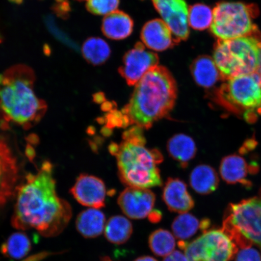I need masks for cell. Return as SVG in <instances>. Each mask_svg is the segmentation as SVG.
Here are the masks:
<instances>
[{
    "instance_id": "24",
    "label": "cell",
    "mask_w": 261,
    "mask_h": 261,
    "mask_svg": "<svg viewBox=\"0 0 261 261\" xmlns=\"http://www.w3.org/2000/svg\"><path fill=\"white\" fill-rule=\"evenodd\" d=\"M31 247V241L27 234L17 232L9 237L2 245L1 250L5 256L14 259H19L27 255Z\"/></svg>"
},
{
    "instance_id": "16",
    "label": "cell",
    "mask_w": 261,
    "mask_h": 261,
    "mask_svg": "<svg viewBox=\"0 0 261 261\" xmlns=\"http://www.w3.org/2000/svg\"><path fill=\"white\" fill-rule=\"evenodd\" d=\"M258 171L256 165H249L243 156L233 154L225 156L222 160L220 172L223 180L228 184H240L250 187L252 182L247 179L249 173L256 174Z\"/></svg>"
},
{
    "instance_id": "31",
    "label": "cell",
    "mask_w": 261,
    "mask_h": 261,
    "mask_svg": "<svg viewBox=\"0 0 261 261\" xmlns=\"http://www.w3.org/2000/svg\"><path fill=\"white\" fill-rule=\"evenodd\" d=\"M163 261H189L186 254L182 253L180 251L175 250L166 256Z\"/></svg>"
},
{
    "instance_id": "26",
    "label": "cell",
    "mask_w": 261,
    "mask_h": 261,
    "mask_svg": "<svg viewBox=\"0 0 261 261\" xmlns=\"http://www.w3.org/2000/svg\"><path fill=\"white\" fill-rule=\"evenodd\" d=\"M200 228L201 229V221H199L193 215L188 213L179 215L172 224L173 233L180 241L193 237Z\"/></svg>"
},
{
    "instance_id": "13",
    "label": "cell",
    "mask_w": 261,
    "mask_h": 261,
    "mask_svg": "<svg viewBox=\"0 0 261 261\" xmlns=\"http://www.w3.org/2000/svg\"><path fill=\"white\" fill-rule=\"evenodd\" d=\"M120 208L132 219H143L152 212L155 195L148 189L128 187L118 198Z\"/></svg>"
},
{
    "instance_id": "28",
    "label": "cell",
    "mask_w": 261,
    "mask_h": 261,
    "mask_svg": "<svg viewBox=\"0 0 261 261\" xmlns=\"http://www.w3.org/2000/svg\"><path fill=\"white\" fill-rule=\"evenodd\" d=\"M213 20V10L204 4H195L189 8V26L195 30L204 31L211 28Z\"/></svg>"
},
{
    "instance_id": "22",
    "label": "cell",
    "mask_w": 261,
    "mask_h": 261,
    "mask_svg": "<svg viewBox=\"0 0 261 261\" xmlns=\"http://www.w3.org/2000/svg\"><path fill=\"white\" fill-rule=\"evenodd\" d=\"M189 182L196 192L207 195L217 190L219 185V178L216 171L211 166L200 165L191 172Z\"/></svg>"
},
{
    "instance_id": "25",
    "label": "cell",
    "mask_w": 261,
    "mask_h": 261,
    "mask_svg": "<svg viewBox=\"0 0 261 261\" xmlns=\"http://www.w3.org/2000/svg\"><path fill=\"white\" fill-rule=\"evenodd\" d=\"M83 54L86 60L93 65L106 63L111 54L107 42L99 38H90L84 42Z\"/></svg>"
},
{
    "instance_id": "5",
    "label": "cell",
    "mask_w": 261,
    "mask_h": 261,
    "mask_svg": "<svg viewBox=\"0 0 261 261\" xmlns=\"http://www.w3.org/2000/svg\"><path fill=\"white\" fill-rule=\"evenodd\" d=\"M213 59L221 80L253 74L261 70V32L231 40H217Z\"/></svg>"
},
{
    "instance_id": "33",
    "label": "cell",
    "mask_w": 261,
    "mask_h": 261,
    "mask_svg": "<svg viewBox=\"0 0 261 261\" xmlns=\"http://www.w3.org/2000/svg\"><path fill=\"white\" fill-rule=\"evenodd\" d=\"M135 261H158L151 256H142L137 258Z\"/></svg>"
},
{
    "instance_id": "18",
    "label": "cell",
    "mask_w": 261,
    "mask_h": 261,
    "mask_svg": "<svg viewBox=\"0 0 261 261\" xmlns=\"http://www.w3.org/2000/svg\"><path fill=\"white\" fill-rule=\"evenodd\" d=\"M133 26L132 18L126 13L117 10L104 17L102 31L107 38L121 40L132 34Z\"/></svg>"
},
{
    "instance_id": "11",
    "label": "cell",
    "mask_w": 261,
    "mask_h": 261,
    "mask_svg": "<svg viewBox=\"0 0 261 261\" xmlns=\"http://www.w3.org/2000/svg\"><path fill=\"white\" fill-rule=\"evenodd\" d=\"M154 8L172 32L175 44L189 35V7L185 0H151Z\"/></svg>"
},
{
    "instance_id": "12",
    "label": "cell",
    "mask_w": 261,
    "mask_h": 261,
    "mask_svg": "<svg viewBox=\"0 0 261 261\" xmlns=\"http://www.w3.org/2000/svg\"><path fill=\"white\" fill-rule=\"evenodd\" d=\"M18 174L17 159L8 140L0 135V207L16 194Z\"/></svg>"
},
{
    "instance_id": "23",
    "label": "cell",
    "mask_w": 261,
    "mask_h": 261,
    "mask_svg": "<svg viewBox=\"0 0 261 261\" xmlns=\"http://www.w3.org/2000/svg\"><path fill=\"white\" fill-rule=\"evenodd\" d=\"M133 225L121 215L111 217L106 225L105 236L110 243L122 244L128 241L133 233Z\"/></svg>"
},
{
    "instance_id": "29",
    "label": "cell",
    "mask_w": 261,
    "mask_h": 261,
    "mask_svg": "<svg viewBox=\"0 0 261 261\" xmlns=\"http://www.w3.org/2000/svg\"><path fill=\"white\" fill-rule=\"evenodd\" d=\"M119 0H87V9L91 14L107 15L117 11Z\"/></svg>"
},
{
    "instance_id": "21",
    "label": "cell",
    "mask_w": 261,
    "mask_h": 261,
    "mask_svg": "<svg viewBox=\"0 0 261 261\" xmlns=\"http://www.w3.org/2000/svg\"><path fill=\"white\" fill-rule=\"evenodd\" d=\"M167 149L169 155L184 168L187 167L197 153L194 140L184 134L172 136L168 142Z\"/></svg>"
},
{
    "instance_id": "30",
    "label": "cell",
    "mask_w": 261,
    "mask_h": 261,
    "mask_svg": "<svg viewBox=\"0 0 261 261\" xmlns=\"http://www.w3.org/2000/svg\"><path fill=\"white\" fill-rule=\"evenodd\" d=\"M236 261H261V256L258 251L250 247L238 252Z\"/></svg>"
},
{
    "instance_id": "35",
    "label": "cell",
    "mask_w": 261,
    "mask_h": 261,
    "mask_svg": "<svg viewBox=\"0 0 261 261\" xmlns=\"http://www.w3.org/2000/svg\"><path fill=\"white\" fill-rule=\"evenodd\" d=\"M102 261H112V260H111L109 258V257H103V258L102 259Z\"/></svg>"
},
{
    "instance_id": "32",
    "label": "cell",
    "mask_w": 261,
    "mask_h": 261,
    "mask_svg": "<svg viewBox=\"0 0 261 261\" xmlns=\"http://www.w3.org/2000/svg\"><path fill=\"white\" fill-rule=\"evenodd\" d=\"M149 217L150 220L152 222H154V223H156V222H158L161 220L162 216L161 212L155 211L152 212L151 213L149 214Z\"/></svg>"
},
{
    "instance_id": "14",
    "label": "cell",
    "mask_w": 261,
    "mask_h": 261,
    "mask_svg": "<svg viewBox=\"0 0 261 261\" xmlns=\"http://www.w3.org/2000/svg\"><path fill=\"white\" fill-rule=\"evenodd\" d=\"M78 203L84 206L100 208L105 206L107 189L102 179L95 176L81 174L70 189Z\"/></svg>"
},
{
    "instance_id": "9",
    "label": "cell",
    "mask_w": 261,
    "mask_h": 261,
    "mask_svg": "<svg viewBox=\"0 0 261 261\" xmlns=\"http://www.w3.org/2000/svg\"><path fill=\"white\" fill-rule=\"evenodd\" d=\"M178 244L189 261H230L238 251L222 229L207 230L191 243L180 241Z\"/></svg>"
},
{
    "instance_id": "20",
    "label": "cell",
    "mask_w": 261,
    "mask_h": 261,
    "mask_svg": "<svg viewBox=\"0 0 261 261\" xmlns=\"http://www.w3.org/2000/svg\"><path fill=\"white\" fill-rule=\"evenodd\" d=\"M76 226L77 231L85 238L99 237L105 230V215L98 208L85 210L78 215Z\"/></svg>"
},
{
    "instance_id": "17",
    "label": "cell",
    "mask_w": 261,
    "mask_h": 261,
    "mask_svg": "<svg viewBox=\"0 0 261 261\" xmlns=\"http://www.w3.org/2000/svg\"><path fill=\"white\" fill-rule=\"evenodd\" d=\"M163 200L169 211L187 213L194 207V201L189 193L187 186L179 178H169L163 191Z\"/></svg>"
},
{
    "instance_id": "27",
    "label": "cell",
    "mask_w": 261,
    "mask_h": 261,
    "mask_svg": "<svg viewBox=\"0 0 261 261\" xmlns=\"http://www.w3.org/2000/svg\"><path fill=\"white\" fill-rule=\"evenodd\" d=\"M150 249L158 256H167L174 252L175 247L174 237L163 228L156 230L150 234L148 240Z\"/></svg>"
},
{
    "instance_id": "19",
    "label": "cell",
    "mask_w": 261,
    "mask_h": 261,
    "mask_svg": "<svg viewBox=\"0 0 261 261\" xmlns=\"http://www.w3.org/2000/svg\"><path fill=\"white\" fill-rule=\"evenodd\" d=\"M191 71L195 83L206 89L214 86L221 80L220 71L214 59L205 55L195 59L191 65Z\"/></svg>"
},
{
    "instance_id": "1",
    "label": "cell",
    "mask_w": 261,
    "mask_h": 261,
    "mask_svg": "<svg viewBox=\"0 0 261 261\" xmlns=\"http://www.w3.org/2000/svg\"><path fill=\"white\" fill-rule=\"evenodd\" d=\"M51 163L45 161L35 174L16 188L11 223L16 229H35L45 237L58 236L72 216L68 202L59 197Z\"/></svg>"
},
{
    "instance_id": "6",
    "label": "cell",
    "mask_w": 261,
    "mask_h": 261,
    "mask_svg": "<svg viewBox=\"0 0 261 261\" xmlns=\"http://www.w3.org/2000/svg\"><path fill=\"white\" fill-rule=\"evenodd\" d=\"M214 99L222 107L237 114H243L253 123L261 114V70L225 81L214 93Z\"/></svg>"
},
{
    "instance_id": "15",
    "label": "cell",
    "mask_w": 261,
    "mask_h": 261,
    "mask_svg": "<svg viewBox=\"0 0 261 261\" xmlns=\"http://www.w3.org/2000/svg\"><path fill=\"white\" fill-rule=\"evenodd\" d=\"M140 37L145 46L154 51H164L175 45L170 29L162 19H152L146 22Z\"/></svg>"
},
{
    "instance_id": "4",
    "label": "cell",
    "mask_w": 261,
    "mask_h": 261,
    "mask_svg": "<svg viewBox=\"0 0 261 261\" xmlns=\"http://www.w3.org/2000/svg\"><path fill=\"white\" fill-rule=\"evenodd\" d=\"M145 144L142 135L109 147L111 154L116 156L119 177L128 187L149 189L162 185L158 166L163 162V155L158 149L147 148Z\"/></svg>"
},
{
    "instance_id": "10",
    "label": "cell",
    "mask_w": 261,
    "mask_h": 261,
    "mask_svg": "<svg viewBox=\"0 0 261 261\" xmlns=\"http://www.w3.org/2000/svg\"><path fill=\"white\" fill-rule=\"evenodd\" d=\"M159 63L158 55L147 50L142 42H138L126 52L119 72L129 86H136L148 71L158 66Z\"/></svg>"
},
{
    "instance_id": "34",
    "label": "cell",
    "mask_w": 261,
    "mask_h": 261,
    "mask_svg": "<svg viewBox=\"0 0 261 261\" xmlns=\"http://www.w3.org/2000/svg\"><path fill=\"white\" fill-rule=\"evenodd\" d=\"M10 2L15 3V4L19 5L24 2V0H9Z\"/></svg>"
},
{
    "instance_id": "3",
    "label": "cell",
    "mask_w": 261,
    "mask_h": 261,
    "mask_svg": "<svg viewBox=\"0 0 261 261\" xmlns=\"http://www.w3.org/2000/svg\"><path fill=\"white\" fill-rule=\"evenodd\" d=\"M34 71L27 65H16L0 74V120L29 129L46 112L47 105L36 95Z\"/></svg>"
},
{
    "instance_id": "8",
    "label": "cell",
    "mask_w": 261,
    "mask_h": 261,
    "mask_svg": "<svg viewBox=\"0 0 261 261\" xmlns=\"http://www.w3.org/2000/svg\"><path fill=\"white\" fill-rule=\"evenodd\" d=\"M259 15L258 6L253 3L219 2L213 10L211 33L223 40L249 35L259 29L254 22Z\"/></svg>"
},
{
    "instance_id": "36",
    "label": "cell",
    "mask_w": 261,
    "mask_h": 261,
    "mask_svg": "<svg viewBox=\"0 0 261 261\" xmlns=\"http://www.w3.org/2000/svg\"><path fill=\"white\" fill-rule=\"evenodd\" d=\"M80 1H81V0H80Z\"/></svg>"
},
{
    "instance_id": "2",
    "label": "cell",
    "mask_w": 261,
    "mask_h": 261,
    "mask_svg": "<svg viewBox=\"0 0 261 261\" xmlns=\"http://www.w3.org/2000/svg\"><path fill=\"white\" fill-rule=\"evenodd\" d=\"M177 97V84L167 68L158 65L135 86L129 102L121 110L126 126L148 129L169 115Z\"/></svg>"
},
{
    "instance_id": "7",
    "label": "cell",
    "mask_w": 261,
    "mask_h": 261,
    "mask_svg": "<svg viewBox=\"0 0 261 261\" xmlns=\"http://www.w3.org/2000/svg\"><path fill=\"white\" fill-rule=\"evenodd\" d=\"M221 229L238 249L253 244L261 249V190L256 197L230 204Z\"/></svg>"
}]
</instances>
